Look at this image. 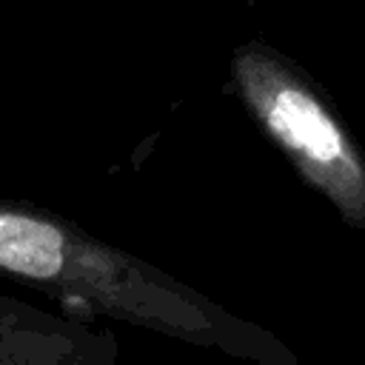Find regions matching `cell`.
<instances>
[{"mask_svg": "<svg viewBox=\"0 0 365 365\" xmlns=\"http://www.w3.org/2000/svg\"><path fill=\"white\" fill-rule=\"evenodd\" d=\"M0 277L46 291L68 314L125 322L259 365H297L271 331L29 200L0 197Z\"/></svg>", "mask_w": 365, "mask_h": 365, "instance_id": "6da1fadb", "label": "cell"}, {"mask_svg": "<svg viewBox=\"0 0 365 365\" xmlns=\"http://www.w3.org/2000/svg\"><path fill=\"white\" fill-rule=\"evenodd\" d=\"M228 77L231 91L302 182L319 191L351 228H365V157L317 83L257 37L231 51Z\"/></svg>", "mask_w": 365, "mask_h": 365, "instance_id": "7a4b0ae2", "label": "cell"}, {"mask_svg": "<svg viewBox=\"0 0 365 365\" xmlns=\"http://www.w3.org/2000/svg\"><path fill=\"white\" fill-rule=\"evenodd\" d=\"M117 359L111 328L0 294V365H117Z\"/></svg>", "mask_w": 365, "mask_h": 365, "instance_id": "3957f363", "label": "cell"}]
</instances>
